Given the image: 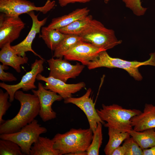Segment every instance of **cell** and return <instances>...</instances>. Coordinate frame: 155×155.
Masks as SVG:
<instances>
[{
    "label": "cell",
    "mask_w": 155,
    "mask_h": 155,
    "mask_svg": "<svg viewBox=\"0 0 155 155\" xmlns=\"http://www.w3.org/2000/svg\"><path fill=\"white\" fill-rule=\"evenodd\" d=\"M14 98L20 103V110L13 118L5 121L0 125V134L19 131L23 127L31 123L39 115L40 104L36 96L18 90L15 94Z\"/></svg>",
    "instance_id": "6da1fadb"
},
{
    "label": "cell",
    "mask_w": 155,
    "mask_h": 155,
    "mask_svg": "<svg viewBox=\"0 0 155 155\" xmlns=\"http://www.w3.org/2000/svg\"><path fill=\"white\" fill-rule=\"evenodd\" d=\"M93 132L90 128H71L64 133H58L52 139L54 148L60 155H75L87 151L91 144Z\"/></svg>",
    "instance_id": "7a4b0ae2"
},
{
    "label": "cell",
    "mask_w": 155,
    "mask_h": 155,
    "mask_svg": "<svg viewBox=\"0 0 155 155\" xmlns=\"http://www.w3.org/2000/svg\"><path fill=\"white\" fill-rule=\"evenodd\" d=\"M150 58L143 62L129 61L110 56L106 51H101L98 56L87 65L90 70L104 67L110 68H117L126 71L137 80H141L142 77L138 68L142 65H150L155 66V52L150 54Z\"/></svg>",
    "instance_id": "3957f363"
},
{
    "label": "cell",
    "mask_w": 155,
    "mask_h": 155,
    "mask_svg": "<svg viewBox=\"0 0 155 155\" xmlns=\"http://www.w3.org/2000/svg\"><path fill=\"white\" fill-rule=\"evenodd\" d=\"M96 110L101 119L106 122L104 124V127L128 133L133 129L131 119L142 112L139 110L124 108L115 104L109 105L103 104L101 108Z\"/></svg>",
    "instance_id": "277c9868"
},
{
    "label": "cell",
    "mask_w": 155,
    "mask_h": 155,
    "mask_svg": "<svg viewBox=\"0 0 155 155\" xmlns=\"http://www.w3.org/2000/svg\"><path fill=\"white\" fill-rule=\"evenodd\" d=\"M80 36L83 41L105 51L122 42L117 38L113 30L106 28L100 22L93 19Z\"/></svg>",
    "instance_id": "5b68a950"
},
{
    "label": "cell",
    "mask_w": 155,
    "mask_h": 155,
    "mask_svg": "<svg viewBox=\"0 0 155 155\" xmlns=\"http://www.w3.org/2000/svg\"><path fill=\"white\" fill-rule=\"evenodd\" d=\"M47 131V129L41 126L35 119L18 131L1 134L0 138L14 142L20 146L24 155H30L32 145L37 141L40 135Z\"/></svg>",
    "instance_id": "8992f818"
},
{
    "label": "cell",
    "mask_w": 155,
    "mask_h": 155,
    "mask_svg": "<svg viewBox=\"0 0 155 155\" xmlns=\"http://www.w3.org/2000/svg\"><path fill=\"white\" fill-rule=\"evenodd\" d=\"M55 5V2L51 0H47L40 7L36 6L34 3L27 0H0V11L7 16L16 17L34 11L45 14Z\"/></svg>",
    "instance_id": "52a82bcc"
},
{
    "label": "cell",
    "mask_w": 155,
    "mask_h": 155,
    "mask_svg": "<svg viewBox=\"0 0 155 155\" xmlns=\"http://www.w3.org/2000/svg\"><path fill=\"white\" fill-rule=\"evenodd\" d=\"M44 59H36L31 65V70L26 73L18 83L13 85H9L4 82L0 83V87L4 89L9 94V101L10 102L14 100L15 92L19 90L22 89L24 91L37 88L34 83L37 75L44 71Z\"/></svg>",
    "instance_id": "ba28073f"
},
{
    "label": "cell",
    "mask_w": 155,
    "mask_h": 155,
    "mask_svg": "<svg viewBox=\"0 0 155 155\" xmlns=\"http://www.w3.org/2000/svg\"><path fill=\"white\" fill-rule=\"evenodd\" d=\"M68 60L62 58H52L47 61L50 72L49 76L66 82L70 78L78 76L84 68V65L77 63L75 65L71 64Z\"/></svg>",
    "instance_id": "9c48e42d"
},
{
    "label": "cell",
    "mask_w": 155,
    "mask_h": 155,
    "mask_svg": "<svg viewBox=\"0 0 155 155\" xmlns=\"http://www.w3.org/2000/svg\"><path fill=\"white\" fill-rule=\"evenodd\" d=\"M25 24L19 17L0 14V48L11 43L19 37Z\"/></svg>",
    "instance_id": "30bf717a"
},
{
    "label": "cell",
    "mask_w": 155,
    "mask_h": 155,
    "mask_svg": "<svg viewBox=\"0 0 155 155\" xmlns=\"http://www.w3.org/2000/svg\"><path fill=\"white\" fill-rule=\"evenodd\" d=\"M91 92V89L89 88L82 96L78 98L70 97L64 99V102L65 104H74L83 111L87 118L89 128L93 132L99 123L100 122L103 125L105 123L98 114L95 108V104L90 97Z\"/></svg>",
    "instance_id": "8fae6325"
},
{
    "label": "cell",
    "mask_w": 155,
    "mask_h": 155,
    "mask_svg": "<svg viewBox=\"0 0 155 155\" xmlns=\"http://www.w3.org/2000/svg\"><path fill=\"white\" fill-rule=\"evenodd\" d=\"M33 94L38 98L40 104L39 115L44 122L55 119L57 113L52 108L53 103L56 101L63 99L60 95L52 91L45 89L42 84L38 83V89L31 90Z\"/></svg>",
    "instance_id": "7c38bea8"
},
{
    "label": "cell",
    "mask_w": 155,
    "mask_h": 155,
    "mask_svg": "<svg viewBox=\"0 0 155 155\" xmlns=\"http://www.w3.org/2000/svg\"><path fill=\"white\" fill-rule=\"evenodd\" d=\"M103 51L105 50L98 48L90 43L82 40L68 50L63 57L67 60L78 61L82 65L87 66L101 51Z\"/></svg>",
    "instance_id": "4fadbf2b"
},
{
    "label": "cell",
    "mask_w": 155,
    "mask_h": 155,
    "mask_svg": "<svg viewBox=\"0 0 155 155\" xmlns=\"http://www.w3.org/2000/svg\"><path fill=\"white\" fill-rule=\"evenodd\" d=\"M36 80L45 82L46 84L44 86L45 89L57 93L64 99L71 96L72 94L79 91L86 86L84 82L75 84H67L51 77H45L40 73L37 75Z\"/></svg>",
    "instance_id": "5bb4252c"
},
{
    "label": "cell",
    "mask_w": 155,
    "mask_h": 155,
    "mask_svg": "<svg viewBox=\"0 0 155 155\" xmlns=\"http://www.w3.org/2000/svg\"><path fill=\"white\" fill-rule=\"evenodd\" d=\"M27 14L30 16L32 20V25L30 30L26 38L22 41L16 45L11 46V47L19 56H25L26 52L30 51L35 55L38 56L40 59H43L33 50L32 48V45L36 34L40 33L41 27L46 24L47 18L39 20L38 18V15H36L34 11H30Z\"/></svg>",
    "instance_id": "9a60e30c"
},
{
    "label": "cell",
    "mask_w": 155,
    "mask_h": 155,
    "mask_svg": "<svg viewBox=\"0 0 155 155\" xmlns=\"http://www.w3.org/2000/svg\"><path fill=\"white\" fill-rule=\"evenodd\" d=\"M133 129L137 131L155 128V105L146 104L143 112L131 119Z\"/></svg>",
    "instance_id": "2e32d148"
},
{
    "label": "cell",
    "mask_w": 155,
    "mask_h": 155,
    "mask_svg": "<svg viewBox=\"0 0 155 155\" xmlns=\"http://www.w3.org/2000/svg\"><path fill=\"white\" fill-rule=\"evenodd\" d=\"M11 43L5 44L0 51V61L3 65L10 66L17 72H21L20 65L27 63L28 58L26 56L22 57L18 55L11 47Z\"/></svg>",
    "instance_id": "e0dca14e"
},
{
    "label": "cell",
    "mask_w": 155,
    "mask_h": 155,
    "mask_svg": "<svg viewBox=\"0 0 155 155\" xmlns=\"http://www.w3.org/2000/svg\"><path fill=\"white\" fill-rule=\"evenodd\" d=\"M90 11L87 7L77 9L67 14L53 18L47 27L54 29L62 28L88 15Z\"/></svg>",
    "instance_id": "ac0fdd59"
},
{
    "label": "cell",
    "mask_w": 155,
    "mask_h": 155,
    "mask_svg": "<svg viewBox=\"0 0 155 155\" xmlns=\"http://www.w3.org/2000/svg\"><path fill=\"white\" fill-rule=\"evenodd\" d=\"M53 139L40 136L30 149V155H60L59 151L53 148Z\"/></svg>",
    "instance_id": "d6986e66"
},
{
    "label": "cell",
    "mask_w": 155,
    "mask_h": 155,
    "mask_svg": "<svg viewBox=\"0 0 155 155\" xmlns=\"http://www.w3.org/2000/svg\"><path fill=\"white\" fill-rule=\"evenodd\" d=\"M155 128L137 131L133 129L129 133L139 146L143 150L150 148L155 145Z\"/></svg>",
    "instance_id": "ffe728a7"
},
{
    "label": "cell",
    "mask_w": 155,
    "mask_h": 155,
    "mask_svg": "<svg viewBox=\"0 0 155 155\" xmlns=\"http://www.w3.org/2000/svg\"><path fill=\"white\" fill-rule=\"evenodd\" d=\"M108 130L109 140L104 152L106 155H111L114 150L130 135L128 132H121L113 128H108Z\"/></svg>",
    "instance_id": "44dd1931"
},
{
    "label": "cell",
    "mask_w": 155,
    "mask_h": 155,
    "mask_svg": "<svg viewBox=\"0 0 155 155\" xmlns=\"http://www.w3.org/2000/svg\"><path fill=\"white\" fill-rule=\"evenodd\" d=\"M66 36V35L57 29H49L47 27H43L42 28L41 34L39 37L42 38L49 48L54 51Z\"/></svg>",
    "instance_id": "7402d4cb"
},
{
    "label": "cell",
    "mask_w": 155,
    "mask_h": 155,
    "mask_svg": "<svg viewBox=\"0 0 155 155\" xmlns=\"http://www.w3.org/2000/svg\"><path fill=\"white\" fill-rule=\"evenodd\" d=\"M92 19V16L88 15L74 21L65 27L57 30L65 35L80 36Z\"/></svg>",
    "instance_id": "603a6c76"
},
{
    "label": "cell",
    "mask_w": 155,
    "mask_h": 155,
    "mask_svg": "<svg viewBox=\"0 0 155 155\" xmlns=\"http://www.w3.org/2000/svg\"><path fill=\"white\" fill-rule=\"evenodd\" d=\"M83 40L78 35H66L54 51L53 57L63 58L65 53L78 42Z\"/></svg>",
    "instance_id": "cb8c5ba5"
},
{
    "label": "cell",
    "mask_w": 155,
    "mask_h": 155,
    "mask_svg": "<svg viewBox=\"0 0 155 155\" xmlns=\"http://www.w3.org/2000/svg\"><path fill=\"white\" fill-rule=\"evenodd\" d=\"M102 125L101 123H99L97 128L93 132L92 142L87 151V155H99L103 140Z\"/></svg>",
    "instance_id": "d4e9b609"
},
{
    "label": "cell",
    "mask_w": 155,
    "mask_h": 155,
    "mask_svg": "<svg viewBox=\"0 0 155 155\" xmlns=\"http://www.w3.org/2000/svg\"><path fill=\"white\" fill-rule=\"evenodd\" d=\"M0 155H23L20 146L11 140L1 139Z\"/></svg>",
    "instance_id": "484cf974"
},
{
    "label": "cell",
    "mask_w": 155,
    "mask_h": 155,
    "mask_svg": "<svg viewBox=\"0 0 155 155\" xmlns=\"http://www.w3.org/2000/svg\"><path fill=\"white\" fill-rule=\"evenodd\" d=\"M130 136L125 140L122 145L125 150V155H143V150Z\"/></svg>",
    "instance_id": "4316f807"
},
{
    "label": "cell",
    "mask_w": 155,
    "mask_h": 155,
    "mask_svg": "<svg viewBox=\"0 0 155 155\" xmlns=\"http://www.w3.org/2000/svg\"><path fill=\"white\" fill-rule=\"evenodd\" d=\"M125 6L131 10L135 15L140 16L144 15L147 8L142 6L141 0H122Z\"/></svg>",
    "instance_id": "83f0119b"
},
{
    "label": "cell",
    "mask_w": 155,
    "mask_h": 155,
    "mask_svg": "<svg viewBox=\"0 0 155 155\" xmlns=\"http://www.w3.org/2000/svg\"><path fill=\"white\" fill-rule=\"evenodd\" d=\"M9 97V94L7 91L4 92L1 89H0V125L5 121L2 117L11 106V102L8 101Z\"/></svg>",
    "instance_id": "f1b7e54d"
},
{
    "label": "cell",
    "mask_w": 155,
    "mask_h": 155,
    "mask_svg": "<svg viewBox=\"0 0 155 155\" xmlns=\"http://www.w3.org/2000/svg\"><path fill=\"white\" fill-rule=\"evenodd\" d=\"M9 69L8 66L0 64V80L3 82H12L17 80V78L11 73L5 72L4 70Z\"/></svg>",
    "instance_id": "f546056e"
},
{
    "label": "cell",
    "mask_w": 155,
    "mask_h": 155,
    "mask_svg": "<svg viewBox=\"0 0 155 155\" xmlns=\"http://www.w3.org/2000/svg\"><path fill=\"white\" fill-rule=\"evenodd\" d=\"M60 5L61 7L66 6L70 3H85L89 2L92 0H57Z\"/></svg>",
    "instance_id": "4dcf8cb0"
},
{
    "label": "cell",
    "mask_w": 155,
    "mask_h": 155,
    "mask_svg": "<svg viewBox=\"0 0 155 155\" xmlns=\"http://www.w3.org/2000/svg\"><path fill=\"white\" fill-rule=\"evenodd\" d=\"M111 155H125V151L123 146H119L117 148L113 151Z\"/></svg>",
    "instance_id": "1f68e13d"
},
{
    "label": "cell",
    "mask_w": 155,
    "mask_h": 155,
    "mask_svg": "<svg viewBox=\"0 0 155 155\" xmlns=\"http://www.w3.org/2000/svg\"><path fill=\"white\" fill-rule=\"evenodd\" d=\"M143 155H155V145L150 148L143 150Z\"/></svg>",
    "instance_id": "d6a6232c"
},
{
    "label": "cell",
    "mask_w": 155,
    "mask_h": 155,
    "mask_svg": "<svg viewBox=\"0 0 155 155\" xmlns=\"http://www.w3.org/2000/svg\"><path fill=\"white\" fill-rule=\"evenodd\" d=\"M110 0H104V1L105 3H108Z\"/></svg>",
    "instance_id": "836d02e7"
},
{
    "label": "cell",
    "mask_w": 155,
    "mask_h": 155,
    "mask_svg": "<svg viewBox=\"0 0 155 155\" xmlns=\"http://www.w3.org/2000/svg\"><path fill=\"white\" fill-rule=\"evenodd\" d=\"M153 133L155 135V131H154Z\"/></svg>",
    "instance_id": "e575fe53"
}]
</instances>
